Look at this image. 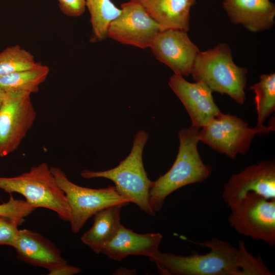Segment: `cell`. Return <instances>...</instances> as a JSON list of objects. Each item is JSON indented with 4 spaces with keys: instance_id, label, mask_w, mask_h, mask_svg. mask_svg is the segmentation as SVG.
Returning <instances> with one entry per match:
<instances>
[{
    "instance_id": "obj_1",
    "label": "cell",
    "mask_w": 275,
    "mask_h": 275,
    "mask_svg": "<svg viewBox=\"0 0 275 275\" xmlns=\"http://www.w3.org/2000/svg\"><path fill=\"white\" fill-rule=\"evenodd\" d=\"M210 249L204 255L181 256L158 251L149 257L166 275H243L242 248L214 238L199 243Z\"/></svg>"
},
{
    "instance_id": "obj_2",
    "label": "cell",
    "mask_w": 275,
    "mask_h": 275,
    "mask_svg": "<svg viewBox=\"0 0 275 275\" xmlns=\"http://www.w3.org/2000/svg\"><path fill=\"white\" fill-rule=\"evenodd\" d=\"M199 131V128L191 125L179 131V149L173 164L166 173L152 181L149 204L155 213L162 209L169 195L187 185L201 182L210 176L211 168L204 163L198 150Z\"/></svg>"
},
{
    "instance_id": "obj_3",
    "label": "cell",
    "mask_w": 275,
    "mask_h": 275,
    "mask_svg": "<svg viewBox=\"0 0 275 275\" xmlns=\"http://www.w3.org/2000/svg\"><path fill=\"white\" fill-rule=\"evenodd\" d=\"M148 133L142 130L135 133L131 151L117 167L108 170L93 171L84 170L80 176L86 179L104 178L115 183L118 192L129 203L137 205L150 216L156 213L149 204L152 181L148 177L143 162V152L148 139Z\"/></svg>"
},
{
    "instance_id": "obj_4",
    "label": "cell",
    "mask_w": 275,
    "mask_h": 275,
    "mask_svg": "<svg viewBox=\"0 0 275 275\" xmlns=\"http://www.w3.org/2000/svg\"><path fill=\"white\" fill-rule=\"evenodd\" d=\"M246 73L245 68L235 64L229 47L223 43L200 51L190 74L196 81L203 82L212 91L226 94L242 104L245 100Z\"/></svg>"
},
{
    "instance_id": "obj_5",
    "label": "cell",
    "mask_w": 275,
    "mask_h": 275,
    "mask_svg": "<svg viewBox=\"0 0 275 275\" xmlns=\"http://www.w3.org/2000/svg\"><path fill=\"white\" fill-rule=\"evenodd\" d=\"M0 188L10 194H20L36 208L48 209L62 221L69 222L70 209L65 195L45 162L15 177H0Z\"/></svg>"
},
{
    "instance_id": "obj_6",
    "label": "cell",
    "mask_w": 275,
    "mask_h": 275,
    "mask_svg": "<svg viewBox=\"0 0 275 275\" xmlns=\"http://www.w3.org/2000/svg\"><path fill=\"white\" fill-rule=\"evenodd\" d=\"M50 170L65 195L70 209L69 222L74 233L99 211L115 204L130 203L115 186L97 189L82 187L71 182L60 168L51 167Z\"/></svg>"
},
{
    "instance_id": "obj_7",
    "label": "cell",
    "mask_w": 275,
    "mask_h": 275,
    "mask_svg": "<svg viewBox=\"0 0 275 275\" xmlns=\"http://www.w3.org/2000/svg\"><path fill=\"white\" fill-rule=\"evenodd\" d=\"M274 130V124L251 128L242 119L220 112L199 131L200 141L231 158L245 154L258 133Z\"/></svg>"
},
{
    "instance_id": "obj_8",
    "label": "cell",
    "mask_w": 275,
    "mask_h": 275,
    "mask_svg": "<svg viewBox=\"0 0 275 275\" xmlns=\"http://www.w3.org/2000/svg\"><path fill=\"white\" fill-rule=\"evenodd\" d=\"M228 221L238 233L270 246L275 244V199L249 193L229 207Z\"/></svg>"
},
{
    "instance_id": "obj_9",
    "label": "cell",
    "mask_w": 275,
    "mask_h": 275,
    "mask_svg": "<svg viewBox=\"0 0 275 275\" xmlns=\"http://www.w3.org/2000/svg\"><path fill=\"white\" fill-rule=\"evenodd\" d=\"M31 95L6 93L0 106V157L15 151L35 123L37 113Z\"/></svg>"
},
{
    "instance_id": "obj_10",
    "label": "cell",
    "mask_w": 275,
    "mask_h": 275,
    "mask_svg": "<svg viewBox=\"0 0 275 275\" xmlns=\"http://www.w3.org/2000/svg\"><path fill=\"white\" fill-rule=\"evenodd\" d=\"M121 13L109 25L107 37L121 44L141 49L150 48L162 28L138 3L121 5Z\"/></svg>"
},
{
    "instance_id": "obj_11",
    "label": "cell",
    "mask_w": 275,
    "mask_h": 275,
    "mask_svg": "<svg viewBox=\"0 0 275 275\" xmlns=\"http://www.w3.org/2000/svg\"><path fill=\"white\" fill-rule=\"evenodd\" d=\"M249 193L275 199V163L265 160L233 174L224 185L222 197L229 207Z\"/></svg>"
},
{
    "instance_id": "obj_12",
    "label": "cell",
    "mask_w": 275,
    "mask_h": 275,
    "mask_svg": "<svg viewBox=\"0 0 275 275\" xmlns=\"http://www.w3.org/2000/svg\"><path fill=\"white\" fill-rule=\"evenodd\" d=\"M155 58L171 68L175 74L187 76L200 52L190 40L187 32L177 29L161 31L150 47Z\"/></svg>"
},
{
    "instance_id": "obj_13",
    "label": "cell",
    "mask_w": 275,
    "mask_h": 275,
    "mask_svg": "<svg viewBox=\"0 0 275 275\" xmlns=\"http://www.w3.org/2000/svg\"><path fill=\"white\" fill-rule=\"evenodd\" d=\"M169 85L187 111L191 125L202 127L221 112L214 101L212 91L203 82H190L174 74Z\"/></svg>"
},
{
    "instance_id": "obj_14",
    "label": "cell",
    "mask_w": 275,
    "mask_h": 275,
    "mask_svg": "<svg viewBox=\"0 0 275 275\" xmlns=\"http://www.w3.org/2000/svg\"><path fill=\"white\" fill-rule=\"evenodd\" d=\"M162 236L159 233L139 234L121 225L115 236L96 253L120 261L131 255L150 257L159 251Z\"/></svg>"
},
{
    "instance_id": "obj_15",
    "label": "cell",
    "mask_w": 275,
    "mask_h": 275,
    "mask_svg": "<svg viewBox=\"0 0 275 275\" xmlns=\"http://www.w3.org/2000/svg\"><path fill=\"white\" fill-rule=\"evenodd\" d=\"M12 247L19 260L48 270L67 262L62 257L60 250L51 241L28 229H19Z\"/></svg>"
},
{
    "instance_id": "obj_16",
    "label": "cell",
    "mask_w": 275,
    "mask_h": 275,
    "mask_svg": "<svg viewBox=\"0 0 275 275\" xmlns=\"http://www.w3.org/2000/svg\"><path fill=\"white\" fill-rule=\"evenodd\" d=\"M223 5L232 22L251 32L264 31L274 24L275 6L269 0H224Z\"/></svg>"
},
{
    "instance_id": "obj_17",
    "label": "cell",
    "mask_w": 275,
    "mask_h": 275,
    "mask_svg": "<svg viewBox=\"0 0 275 275\" xmlns=\"http://www.w3.org/2000/svg\"><path fill=\"white\" fill-rule=\"evenodd\" d=\"M139 4L162 30L187 32L195 0H131Z\"/></svg>"
},
{
    "instance_id": "obj_18",
    "label": "cell",
    "mask_w": 275,
    "mask_h": 275,
    "mask_svg": "<svg viewBox=\"0 0 275 275\" xmlns=\"http://www.w3.org/2000/svg\"><path fill=\"white\" fill-rule=\"evenodd\" d=\"M128 204L120 203L104 208L93 215L92 227L81 237V241L95 253L102 245L110 241L117 234L122 224V208Z\"/></svg>"
},
{
    "instance_id": "obj_19",
    "label": "cell",
    "mask_w": 275,
    "mask_h": 275,
    "mask_svg": "<svg viewBox=\"0 0 275 275\" xmlns=\"http://www.w3.org/2000/svg\"><path fill=\"white\" fill-rule=\"evenodd\" d=\"M49 72L48 67L42 64L33 69L0 76V90L6 93H37Z\"/></svg>"
},
{
    "instance_id": "obj_20",
    "label": "cell",
    "mask_w": 275,
    "mask_h": 275,
    "mask_svg": "<svg viewBox=\"0 0 275 275\" xmlns=\"http://www.w3.org/2000/svg\"><path fill=\"white\" fill-rule=\"evenodd\" d=\"M85 4L90 15V42L97 43L104 40L107 37L109 25L120 14L121 9L111 0H85Z\"/></svg>"
},
{
    "instance_id": "obj_21",
    "label": "cell",
    "mask_w": 275,
    "mask_h": 275,
    "mask_svg": "<svg viewBox=\"0 0 275 275\" xmlns=\"http://www.w3.org/2000/svg\"><path fill=\"white\" fill-rule=\"evenodd\" d=\"M255 94V102L257 113L256 127L264 126L263 123L275 109V74H263L260 80L250 87Z\"/></svg>"
},
{
    "instance_id": "obj_22",
    "label": "cell",
    "mask_w": 275,
    "mask_h": 275,
    "mask_svg": "<svg viewBox=\"0 0 275 275\" xmlns=\"http://www.w3.org/2000/svg\"><path fill=\"white\" fill-rule=\"evenodd\" d=\"M41 64L19 45L8 47L0 52V76L33 69Z\"/></svg>"
},
{
    "instance_id": "obj_23",
    "label": "cell",
    "mask_w": 275,
    "mask_h": 275,
    "mask_svg": "<svg viewBox=\"0 0 275 275\" xmlns=\"http://www.w3.org/2000/svg\"><path fill=\"white\" fill-rule=\"evenodd\" d=\"M36 209L25 200L15 199L11 196L7 202L0 204V215L14 219L20 226Z\"/></svg>"
},
{
    "instance_id": "obj_24",
    "label": "cell",
    "mask_w": 275,
    "mask_h": 275,
    "mask_svg": "<svg viewBox=\"0 0 275 275\" xmlns=\"http://www.w3.org/2000/svg\"><path fill=\"white\" fill-rule=\"evenodd\" d=\"M19 226L14 219L0 215V245L12 246L18 234Z\"/></svg>"
},
{
    "instance_id": "obj_25",
    "label": "cell",
    "mask_w": 275,
    "mask_h": 275,
    "mask_svg": "<svg viewBox=\"0 0 275 275\" xmlns=\"http://www.w3.org/2000/svg\"><path fill=\"white\" fill-rule=\"evenodd\" d=\"M61 11L66 16L77 17L86 10L85 0H57Z\"/></svg>"
},
{
    "instance_id": "obj_26",
    "label": "cell",
    "mask_w": 275,
    "mask_h": 275,
    "mask_svg": "<svg viewBox=\"0 0 275 275\" xmlns=\"http://www.w3.org/2000/svg\"><path fill=\"white\" fill-rule=\"evenodd\" d=\"M80 268L70 265L67 262L59 264L48 270L49 275H73L80 273Z\"/></svg>"
},
{
    "instance_id": "obj_27",
    "label": "cell",
    "mask_w": 275,
    "mask_h": 275,
    "mask_svg": "<svg viewBox=\"0 0 275 275\" xmlns=\"http://www.w3.org/2000/svg\"><path fill=\"white\" fill-rule=\"evenodd\" d=\"M135 269H128L125 267H120L114 272L115 274H133L135 273Z\"/></svg>"
},
{
    "instance_id": "obj_28",
    "label": "cell",
    "mask_w": 275,
    "mask_h": 275,
    "mask_svg": "<svg viewBox=\"0 0 275 275\" xmlns=\"http://www.w3.org/2000/svg\"><path fill=\"white\" fill-rule=\"evenodd\" d=\"M6 93L0 90V106L2 104L5 97H6Z\"/></svg>"
}]
</instances>
